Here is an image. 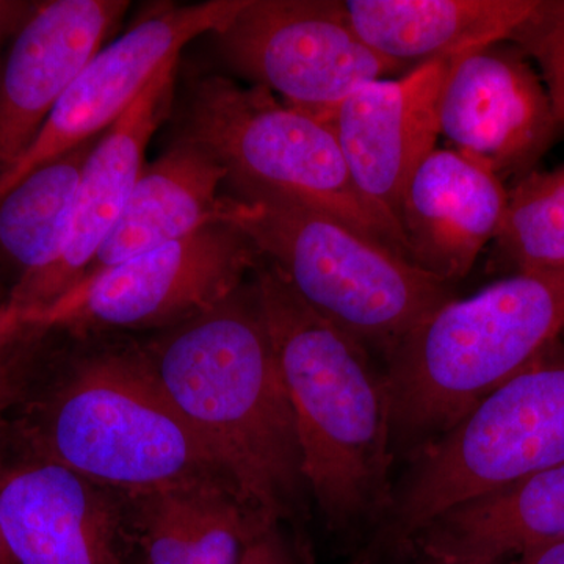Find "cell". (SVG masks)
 I'll use <instances>...</instances> for the list:
<instances>
[{
    "instance_id": "28",
    "label": "cell",
    "mask_w": 564,
    "mask_h": 564,
    "mask_svg": "<svg viewBox=\"0 0 564 564\" xmlns=\"http://www.w3.org/2000/svg\"><path fill=\"white\" fill-rule=\"evenodd\" d=\"M0 564H18L3 536L2 527H0Z\"/></svg>"
},
{
    "instance_id": "24",
    "label": "cell",
    "mask_w": 564,
    "mask_h": 564,
    "mask_svg": "<svg viewBox=\"0 0 564 564\" xmlns=\"http://www.w3.org/2000/svg\"><path fill=\"white\" fill-rule=\"evenodd\" d=\"M54 332L22 329L13 340L0 348V429L21 406L57 355Z\"/></svg>"
},
{
    "instance_id": "4",
    "label": "cell",
    "mask_w": 564,
    "mask_h": 564,
    "mask_svg": "<svg viewBox=\"0 0 564 564\" xmlns=\"http://www.w3.org/2000/svg\"><path fill=\"white\" fill-rule=\"evenodd\" d=\"M564 329V267L518 272L437 307L388 352L392 448L421 452Z\"/></svg>"
},
{
    "instance_id": "13",
    "label": "cell",
    "mask_w": 564,
    "mask_h": 564,
    "mask_svg": "<svg viewBox=\"0 0 564 564\" xmlns=\"http://www.w3.org/2000/svg\"><path fill=\"white\" fill-rule=\"evenodd\" d=\"M441 135L500 180L534 172L558 128L540 74L511 41L455 63L440 106Z\"/></svg>"
},
{
    "instance_id": "25",
    "label": "cell",
    "mask_w": 564,
    "mask_h": 564,
    "mask_svg": "<svg viewBox=\"0 0 564 564\" xmlns=\"http://www.w3.org/2000/svg\"><path fill=\"white\" fill-rule=\"evenodd\" d=\"M240 564H307L304 549L281 525L269 527L252 538Z\"/></svg>"
},
{
    "instance_id": "26",
    "label": "cell",
    "mask_w": 564,
    "mask_h": 564,
    "mask_svg": "<svg viewBox=\"0 0 564 564\" xmlns=\"http://www.w3.org/2000/svg\"><path fill=\"white\" fill-rule=\"evenodd\" d=\"M35 7V3L10 2V0H0V68H2V47L10 35H14L22 22L28 20L29 14Z\"/></svg>"
},
{
    "instance_id": "8",
    "label": "cell",
    "mask_w": 564,
    "mask_h": 564,
    "mask_svg": "<svg viewBox=\"0 0 564 564\" xmlns=\"http://www.w3.org/2000/svg\"><path fill=\"white\" fill-rule=\"evenodd\" d=\"M259 252L239 229L212 221L198 231L76 285L22 329L88 334L169 329L239 291ZM18 332V333H20Z\"/></svg>"
},
{
    "instance_id": "18",
    "label": "cell",
    "mask_w": 564,
    "mask_h": 564,
    "mask_svg": "<svg viewBox=\"0 0 564 564\" xmlns=\"http://www.w3.org/2000/svg\"><path fill=\"white\" fill-rule=\"evenodd\" d=\"M536 0H347L348 24L367 47L408 70L508 41Z\"/></svg>"
},
{
    "instance_id": "17",
    "label": "cell",
    "mask_w": 564,
    "mask_h": 564,
    "mask_svg": "<svg viewBox=\"0 0 564 564\" xmlns=\"http://www.w3.org/2000/svg\"><path fill=\"white\" fill-rule=\"evenodd\" d=\"M564 541V464L474 497L434 518L402 558L447 564L511 563Z\"/></svg>"
},
{
    "instance_id": "20",
    "label": "cell",
    "mask_w": 564,
    "mask_h": 564,
    "mask_svg": "<svg viewBox=\"0 0 564 564\" xmlns=\"http://www.w3.org/2000/svg\"><path fill=\"white\" fill-rule=\"evenodd\" d=\"M147 564H240L262 525L217 478L128 496Z\"/></svg>"
},
{
    "instance_id": "9",
    "label": "cell",
    "mask_w": 564,
    "mask_h": 564,
    "mask_svg": "<svg viewBox=\"0 0 564 564\" xmlns=\"http://www.w3.org/2000/svg\"><path fill=\"white\" fill-rule=\"evenodd\" d=\"M210 36L229 68L321 121L362 85L397 73L356 35L344 2L248 0Z\"/></svg>"
},
{
    "instance_id": "21",
    "label": "cell",
    "mask_w": 564,
    "mask_h": 564,
    "mask_svg": "<svg viewBox=\"0 0 564 564\" xmlns=\"http://www.w3.org/2000/svg\"><path fill=\"white\" fill-rule=\"evenodd\" d=\"M99 139L63 152L0 196V261L17 273L14 284L61 254L85 163Z\"/></svg>"
},
{
    "instance_id": "12",
    "label": "cell",
    "mask_w": 564,
    "mask_h": 564,
    "mask_svg": "<svg viewBox=\"0 0 564 564\" xmlns=\"http://www.w3.org/2000/svg\"><path fill=\"white\" fill-rule=\"evenodd\" d=\"M177 62L180 58L166 63L96 143L85 163L61 254L43 272L13 284L7 295L0 323L3 344L17 336L22 323L73 291L109 239L143 170L152 133L169 120Z\"/></svg>"
},
{
    "instance_id": "29",
    "label": "cell",
    "mask_w": 564,
    "mask_h": 564,
    "mask_svg": "<svg viewBox=\"0 0 564 564\" xmlns=\"http://www.w3.org/2000/svg\"><path fill=\"white\" fill-rule=\"evenodd\" d=\"M406 558L410 560V564H447V563L434 562V560L425 558V556H419V555H410V556H406ZM499 564H511V563H499Z\"/></svg>"
},
{
    "instance_id": "23",
    "label": "cell",
    "mask_w": 564,
    "mask_h": 564,
    "mask_svg": "<svg viewBox=\"0 0 564 564\" xmlns=\"http://www.w3.org/2000/svg\"><path fill=\"white\" fill-rule=\"evenodd\" d=\"M511 43L540 66L558 132H564V0H536Z\"/></svg>"
},
{
    "instance_id": "5",
    "label": "cell",
    "mask_w": 564,
    "mask_h": 564,
    "mask_svg": "<svg viewBox=\"0 0 564 564\" xmlns=\"http://www.w3.org/2000/svg\"><path fill=\"white\" fill-rule=\"evenodd\" d=\"M226 187L215 221L239 229L311 310L366 348L388 356L454 299L448 282L302 199L247 185Z\"/></svg>"
},
{
    "instance_id": "2",
    "label": "cell",
    "mask_w": 564,
    "mask_h": 564,
    "mask_svg": "<svg viewBox=\"0 0 564 564\" xmlns=\"http://www.w3.org/2000/svg\"><path fill=\"white\" fill-rule=\"evenodd\" d=\"M256 296L291 397L307 491L334 532L384 524L395 488L384 373L350 334L311 310L259 259Z\"/></svg>"
},
{
    "instance_id": "27",
    "label": "cell",
    "mask_w": 564,
    "mask_h": 564,
    "mask_svg": "<svg viewBox=\"0 0 564 564\" xmlns=\"http://www.w3.org/2000/svg\"><path fill=\"white\" fill-rule=\"evenodd\" d=\"M511 564H564V541L533 549L518 556Z\"/></svg>"
},
{
    "instance_id": "6",
    "label": "cell",
    "mask_w": 564,
    "mask_h": 564,
    "mask_svg": "<svg viewBox=\"0 0 564 564\" xmlns=\"http://www.w3.org/2000/svg\"><path fill=\"white\" fill-rule=\"evenodd\" d=\"M564 464V345L555 343L415 456L361 564L402 558L456 505Z\"/></svg>"
},
{
    "instance_id": "1",
    "label": "cell",
    "mask_w": 564,
    "mask_h": 564,
    "mask_svg": "<svg viewBox=\"0 0 564 564\" xmlns=\"http://www.w3.org/2000/svg\"><path fill=\"white\" fill-rule=\"evenodd\" d=\"M141 348L243 507L299 529L310 496L299 430L252 284Z\"/></svg>"
},
{
    "instance_id": "19",
    "label": "cell",
    "mask_w": 564,
    "mask_h": 564,
    "mask_svg": "<svg viewBox=\"0 0 564 564\" xmlns=\"http://www.w3.org/2000/svg\"><path fill=\"white\" fill-rule=\"evenodd\" d=\"M226 180L225 166L206 151L170 144L158 161L141 170L120 220L79 284L215 221Z\"/></svg>"
},
{
    "instance_id": "15",
    "label": "cell",
    "mask_w": 564,
    "mask_h": 564,
    "mask_svg": "<svg viewBox=\"0 0 564 564\" xmlns=\"http://www.w3.org/2000/svg\"><path fill=\"white\" fill-rule=\"evenodd\" d=\"M129 6L126 0H51L33 7L0 68V180L32 147Z\"/></svg>"
},
{
    "instance_id": "16",
    "label": "cell",
    "mask_w": 564,
    "mask_h": 564,
    "mask_svg": "<svg viewBox=\"0 0 564 564\" xmlns=\"http://www.w3.org/2000/svg\"><path fill=\"white\" fill-rule=\"evenodd\" d=\"M508 207L503 181L462 152L436 148L404 188L399 225L408 258L448 284L496 240Z\"/></svg>"
},
{
    "instance_id": "10",
    "label": "cell",
    "mask_w": 564,
    "mask_h": 564,
    "mask_svg": "<svg viewBox=\"0 0 564 564\" xmlns=\"http://www.w3.org/2000/svg\"><path fill=\"white\" fill-rule=\"evenodd\" d=\"M0 527L18 564H133L126 494L0 440Z\"/></svg>"
},
{
    "instance_id": "7",
    "label": "cell",
    "mask_w": 564,
    "mask_h": 564,
    "mask_svg": "<svg viewBox=\"0 0 564 564\" xmlns=\"http://www.w3.org/2000/svg\"><path fill=\"white\" fill-rule=\"evenodd\" d=\"M172 143L206 151L225 184L267 188L317 207L408 258L402 231L356 188L333 129L281 104L269 88L193 74L173 99Z\"/></svg>"
},
{
    "instance_id": "11",
    "label": "cell",
    "mask_w": 564,
    "mask_h": 564,
    "mask_svg": "<svg viewBox=\"0 0 564 564\" xmlns=\"http://www.w3.org/2000/svg\"><path fill=\"white\" fill-rule=\"evenodd\" d=\"M247 2L209 0L162 7L102 47L70 84L32 147L0 180V196L63 152L102 137L166 63L177 61L192 40L226 28Z\"/></svg>"
},
{
    "instance_id": "3",
    "label": "cell",
    "mask_w": 564,
    "mask_h": 564,
    "mask_svg": "<svg viewBox=\"0 0 564 564\" xmlns=\"http://www.w3.org/2000/svg\"><path fill=\"white\" fill-rule=\"evenodd\" d=\"M0 440L126 496L203 478L226 484L155 380L141 345L55 355Z\"/></svg>"
},
{
    "instance_id": "22",
    "label": "cell",
    "mask_w": 564,
    "mask_h": 564,
    "mask_svg": "<svg viewBox=\"0 0 564 564\" xmlns=\"http://www.w3.org/2000/svg\"><path fill=\"white\" fill-rule=\"evenodd\" d=\"M494 245L514 273L564 267V165L516 182Z\"/></svg>"
},
{
    "instance_id": "30",
    "label": "cell",
    "mask_w": 564,
    "mask_h": 564,
    "mask_svg": "<svg viewBox=\"0 0 564 564\" xmlns=\"http://www.w3.org/2000/svg\"><path fill=\"white\" fill-rule=\"evenodd\" d=\"M6 304H7V296H3L2 291H0V323H2V315H3V310H6ZM3 345H7V344H3L2 334H0V348H2Z\"/></svg>"
},
{
    "instance_id": "14",
    "label": "cell",
    "mask_w": 564,
    "mask_h": 564,
    "mask_svg": "<svg viewBox=\"0 0 564 564\" xmlns=\"http://www.w3.org/2000/svg\"><path fill=\"white\" fill-rule=\"evenodd\" d=\"M459 58L425 63L397 80L369 82L325 120L356 188L399 229L408 181L436 150L441 98Z\"/></svg>"
},
{
    "instance_id": "31",
    "label": "cell",
    "mask_w": 564,
    "mask_h": 564,
    "mask_svg": "<svg viewBox=\"0 0 564 564\" xmlns=\"http://www.w3.org/2000/svg\"><path fill=\"white\" fill-rule=\"evenodd\" d=\"M133 564H147V562H144L143 555L139 554V556H137V560H135V562H133Z\"/></svg>"
}]
</instances>
